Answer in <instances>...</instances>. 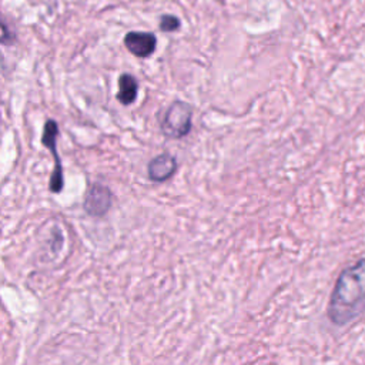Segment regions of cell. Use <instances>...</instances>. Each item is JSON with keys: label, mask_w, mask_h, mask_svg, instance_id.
<instances>
[{"label": "cell", "mask_w": 365, "mask_h": 365, "mask_svg": "<svg viewBox=\"0 0 365 365\" xmlns=\"http://www.w3.org/2000/svg\"><path fill=\"white\" fill-rule=\"evenodd\" d=\"M138 93V81L130 73H123L118 77V93L117 100L123 106H130L137 99Z\"/></svg>", "instance_id": "obj_7"}, {"label": "cell", "mask_w": 365, "mask_h": 365, "mask_svg": "<svg viewBox=\"0 0 365 365\" xmlns=\"http://www.w3.org/2000/svg\"><path fill=\"white\" fill-rule=\"evenodd\" d=\"M365 311V258L338 277L328 304V317L336 325L354 321Z\"/></svg>", "instance_id": "obj_1"}, {"label": "cell", "mask_w": 365, "mask_h": 365, "mask_svg": "<svg viewBox=\"0 0 365 365\" xmlns=\"http://www.w3.org/2000/svg\"><path fill=\"white\" fill-rule=\"evenodd\" d=\"M113 204V194L109 187L95 183L86 194L83 207L84 212L92 217H103L108 214Z\"/></svg>", "instance_id": "obj_4"}, {"label": "cell", "mask_w": 365, "mask_h": 365, "mask_svg": "<svg viewBox=\"0 0 365 365\" xmlns=\"http://www.w3.org/2000/svg\"><path fill=\"white\" fill-rule=\"evenodd\" d=\"M58 136H59V125L53 118L46 120L45 127H43V134H42V143L45 147H47L51 151L55 159V170L53 173H51L50 183H49L50 191L55 194H59L64 187L63 166H62V160L58 151Z\"/></svg>", "instance_id": "obj_3"}, {"label": "cell", "mask_w": 365, "mask_h": 365, "mask_svg": "<svg viewBox=\"0 0 365 365\" xmlns=\"http://www.w3.org/2000/svg\"><path fill=\"white\" fill-rule=\"evenodd\" d=\"M193 127V108L177 100L171 103L160 120L162 133L168 138H183Z\"/></svg>", "instance_id": "obj_2"}, {"label": "cell", "mask_w": 365, "mask_h": 365, "mask_svg": "<svg viewBox=\"0 0 365 365\" xmlns=\"http://www.w3.org/2000/svg\"><path fill=\"white\" fill-rule=\"evenodd\" d=\"M123 45L133 56L147 59L158 47V38L151 32H129L123 39Z\"/></svg>", "instance_id": "obj_5"}, {"label": "cell", "mask_w": 365, "mask_h": 365, "mask_svg": "<svg viewBox=\"0 0 365 365\" xmlns=\"http://www.w3.org/2000/svg\"><path fill=\"white\" fill-rule=\"evenodd\" d=\"M181 26V22L177 16L175 14H163L160 17V23L159 27L162 32L164 33H171V32H176L179 30Z\"/></svg>", "instance_id": "obj_8"}, {"label": "cell", "mask_w": 365, "mask_h": 365, "mask_svg": "<svg viewBox=\"0 0 365 365\" xmlns=\"http://www.w3.org/2000/svg\"><path fill=\"white\" fill-rule=\"evenodd\" d=\"M177 171V160L175 155L168 153L154 158L147 166L149 179L154 183H164L170 180Z\"/></svg>", "instance_id": "obj_6"}]
</instances>
